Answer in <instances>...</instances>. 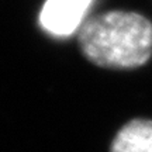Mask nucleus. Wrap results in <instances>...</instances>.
<instances>
[{
    "mask_svg": "<svg viewBox=\"0 0 152 152\" xmlns=\"http://www.w3.org/2000/svg\"><path fill=\"white\" fill-rule=\"evenodd\" d=\"M110 152H152V120L128 121L115 134Z\"/></svg>",
    "mask_w": 152,
    "mask_h": 152,
    "instance_id": "obj_3",
    "label": "nucleus"
},
{
    "mask_svg": "<svg viewBox=\"0 0 152 152\" xmlns=\"http://www.w3.org/2000/svg\"><path fill=\"white\" fill-rule=\"evenodd\" d=\"M93 0H47L39 23L45 31L54 35H69L83 24Z\"/></svg>",
    "mask_w": 152,
    "mask_h": 152,
    "instance_id": "obj_2",
    "label": "nucleus"
},
{
    "mask_svg": "<svg viewBox=\"0 0 152 152\" xmlns=\"http://www.w3.org/2000/svg\"><path fill=\"white\" fill-rule=\"evenodd\" d=\"M77 44L93 65L137 69L152 56V21L135 11H104L85 20L77 31Z\"/></svg>",
    "mask_w": 152,
    "mask_h": 152,
    "instance_id": "obj_1",
    "label": "nucleus"
}]
</instances>
